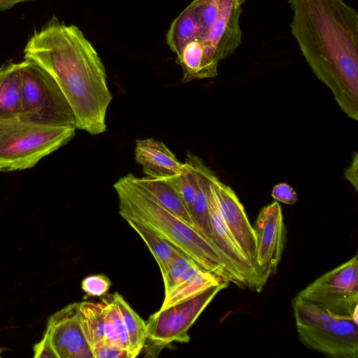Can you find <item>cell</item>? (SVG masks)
I'll return each mask as SVG.
<instances>
[{
    "label": "cell",
    "instance_id": "cell-1",
    "mask_svg": "<svg viewBox=\"0 0 358 358\" xmlns=\"http://www.w3.org/2000/svg\"><path fill=\"white\" fill-rule=\"evenodd\" d=\"M291 34L341 110L358 120V14L345 0H288Z\"/></svg>",
    "mask_w": 358,
    "mask_h": 358
},
{
    "label": "cell",
    "instance_id": "cell-2",
    "mask_svg": "<svg viewBox=\"0 0 358 358\" xmlns=\"http://www.w3.org/2000/svg\"><path fill=\"white\" fill-rule=\"evenodd\" d=\"M24 59L38 65L55 80L73 112L76 128L92 135L106 131V111L113 99L106 69L77 26L53 16L30 36Z\"/></svg>",
    "mask_w": 358,
    "mask_h": 358
},
{
    "label": "cell",
    "instance_id": "cell-3",
    "mask_svg": "<svg viewBox=\"0 0 358 358\" xmlns=\"http://www.w3.org/2000/svg\"><path fill=\"white\" fill-rule=\"evenodd\" d=\"M114 188L119 199V213L124 220L148 226L201 268L240 288H248L245 279L215 245L141 188L131 173L120 178Z\"/></svg>",
    "mask_w": 358,
    "mask_h": 358
},
{
    "label": "cell",
    "instance_id": "cell-4",
    "mask_svg": "<svg viewBox=\"0 0 358 358\" xmlns=\"http://www.w3.org/2000/svg\"><path fill=\"white\" fill-rule=\"evenodd\" d=\"M74 126H50L20 117L0 121V172L34 167L42 158L69 143Z\"/></svg>",
    "mask_w": 358,
    "mask_h": 358
},
{
    "label": "cell",
    "instance_id": "cell-5",
    "mask_svg": "<svg viewBox=\"0 0 358 358\" xmlns=\"http://www.w3.org/2000/svg\"><path fill=\"white\" fill-rule=\"evenodd\" d=\"M292 307L302 344L332 358L358 357V323L331 315L296 296Z\"/></svg>",
    "mask_w": 358,
    "mask_h": 358
},
{
    "label": "cell",
    "instance_id": "cell-6",
    "mask_svg": "<svg viewBox=\"0 0 358 358\" xmlns=\"http://www.w3.org/2000/svg\"><path fill=\"white\" fill-rule=\"evenodd\" d=\"M22 87L20 117L50 126H75L73 112L62 91L43 69L34 62H20Z\"/></svg>",
    "mask_w": 358,
    "mask_h": 358
},
{
    "label": "cell",
    "instance_id": "cell-7",
    "mask_svg": "<svg viewBox=\"0 0 358 358\" xmlns=\"http://www.w3.org/2000/svg\"><path fill=\"white\" fill-rule=\"evenodd\" d=\"M296 296L336 317L358 323V256L325 273Z\"/></svg>",
    "mask_w": 358,
    "mask_h": 358
},
{
    "label": "cell",
    "instance_id": "cell-8",
    "mask_svg": "<svg viewBox=\"0 0 358 358\" xmlns=\"http://www.w3.org/2000/svg\"><path fill=\"white\" fill-rule=\"evenodd\" d=\"M228 285V282L223 281L192 299L151 315L145 322L147 340L159 351L172 342L188 343L189 328L215 295Z\"/></svg>",
    "mask_w": 358,
    "mask_h": 358
},
{
    "label": "cell",
    "instance_id": "cell-9",
    "mask_svg": "<svg viewBox=\"0 0 358 358\" xmlns=\"http://www.w3.org/2000/svg\"><path fill=\"white\" fill-rule=\"evenodd\" d=\"M79 303H71L49 317L42 340L34 346V357L94 358L82 329Z\"/></svg>",
    "mask_w": 358,
    "mask_h": 358
},
{
    "label": "cell",
    "instance_id": "cell-10",
    "mask_svg": "<svg viewBox=\"0 0 358 358\" xmlns=\"http://www.w3.org/2000/svg\"><path fill=\"white\" fill-rule=\"evenodd\" d=\"M253 229L259 273L266 283L268 278L276 273L284 250L286 229L278 202L262 208Z\"/></svg>",
    "mask_w": 358,
    "mask_h": 358
},
{
    "label": "cell",
    "instance_id": "cell-11",
    "mask_svg": "<svg viewBox=\"0 0 358 358\" xmlns=\"http://www.w3.org/2000/svg\"><path fill=\"white\" fill-rule=\"evenodd\" d=\"M211 182L223 218L230 233L243 255L265 285L259 273L254 229L248 220L244 207L234 190L222 182L215 173L212 177Z\"/></svg>",
    "mask_w": 358,
    "mask_h": 358
},
{
    "label": "cell",
    "instance_id": "cell-12",
    "mask_svg": "<svg viewBox=\"0 0 358 358\" xmlns=\"http://www.w3.org/2000/svg\"><path fill=\"white\" fill-rule=\"evenodd\" d=\"M135 159L150 178L170 177L180 173L185 167V162H180L164 143L154 138L136 141Z\"/></svg>",
    "mask_w": 358,
    "mask_h": 358
},
{
    "label": "cell",
    "instance_id": "cell-13",
    "mask_svg": "<svg viewBox=\"0 0 358 358\" xmlns=\"http://www.w3.org/2000/svg\"><path fill=\"white\" fill-rule=\"evenodd\" d=\"M186 158L191 162L196 179L195 195L191 211L194 227L205 238L215 245L207 199L210 180L214 173L194 154L188 152Z\"/></svg>",
    "mask_w": 358,
    "mask_h": 358
},
{
    "label": "cell",
    "instance_id": "cell-14",
    "mask_svg": "<svg viewBox=\"0 0 358 358\" xmlns=\"http://www.w3.org/2000/svg\"><path fill=\"white\" fill-rule=\"evenodd\" d=\"M183 71L182 83L215 78L220 62L200 40L188 43L177 57Z\"/></svg>",
    "mask_w": 358,
    "mask_h": 358
},
{
    "label": "cell",
    "instance_id": "cell-15",
    "mask_svg": "<svg viewBox=\"0 0 358 358\" xmlns=\"http://www.w3.org/2000/svg\"><path fill=\"white\" fill-rule=\"evenodd\" d=\"M223 281L224 280L220 277L194 264L180 276L175 287L167 295L164 296L163 303L159 310L168 308L192 299L208 288L218 285Z\"/></svg>",
    "mask_w": 358,
    "mask_h": 358
},
{
    "label": "cell",
    "instance_id": "cell-16",
    "mask_svg": "<svg viewBox=\"0 0 358 358\" xmlns=\"http://www.w3.org/2000/svg\"><path fill=\"white\" fill-rule=\"evenodd\" d=\"M22 98L20 62L4 63L0 67V121L21 116Z\"/></svg>",
    "mask_w": 358,
    "mask_h": 358
},
{
    "label": "cell",
    "instance_id": "cell-17",
    "mask_svg": "<svg viewBox=\"0 0 358 358\" xmlns=\"http://www.w3.org/2000/svg\"><path fill=\"white\" fill-rule=\"evenodd\" d=\"M131 177L134 182L155 199L163 207L194 228L190 214L177 193L165 179L147 176L137 178L133 174Z\"/></svg>",
    "mask_w": 358,
    "mask_h": 358
},
{
    "label": "cell",
    "instance_id": "cell-18",
    "mask_svg": "<svg viewBox=\"0 0 358 358\" xmlns=\"http://www.w3.org/2000/svg\"><path fill=\"white\" fill-rule=\"evenodd\" d=\"M203 36V29L189 5L173 21L166 38L169 48L178 57L188 43L196 39L202 40Z\"/></svg>",
    "mask_w": 358,
    "mask_h": 358
},
{
    "label": "cell",
    "instance_id": "cell-19",
    "mask_svg": "<svg viewBox=\"0 0 358 358\" xmlns=\"http://www.w3.org/2000/svg\"><path fill=\"white\" fill-rule=\"evenodd\" d=\"M79 310L82 329L92 352L106 343L103 303L80 302Z\"/></svg>",
    "mask_w": 358,
    "mask_h": 358
},
{
    "label": "cell",
    "instance_id": "cell-20",
    "mask_svg": "<svg viewBox=\"0 0 358 358\" xmlns=\"http://www.w3.org/2000/svg\"><path fill=\"white\" fill-rule=\"evenodd\" d=\"M119 306L129 340L128 358L137 357L147 341L145 322L131 308L122 295L114 294Z\"/></svg>",
    "mask_w": 358,
    "mask_h": 358
},
{
    "label": "cell",
    "instance_id": "cell-21",
    "mask_svg": "<svg viewBox=\"0 0 358 358\" xmlns=\"http://www.w3.org/2000/svg\"><path fill=\"white\" fill-rule=\"evenodd\" d=\"M104 313L106 343L127 351L128 336L124 323L114 294L101 299Z\"/></svg>",
    "mask_w": 358,
    "mask_h": 358
},
{
    "label": "cell",
    "instance_id": "cell-22",
    "mask_svg": "<svg viewBox=\"0 0 358 358\" xmlns=\"http://www.w3.org/2000/svg\"><path fill=\"white\" fill-rule=\"evenodd\" d=\"M125 220L145 243L157 261L160 270L173 257L182 252L148 226L131 219H126Z\"/></svg>",
    "mask_w": 358,
    "mask_h": 358
},
{
    "label": "cell",
    "instance_id": "cell-23",
    "mask_svg": "<svg viewBox=\"0 0 358 358\" xmlns=\"http://www.w3.org/2000/svg\"><path fill=\"white\" fill-rule=\"evenodd\" d=\"M164 179L173 187L191 215L196 183V174L191 162L186 158L182 172Z\"/></svg>",
    "mask_w": 358,
    "mask_h": 358
},
{
    "label": "cell",
    "instance_id": "cell-24",
    "mask_svg": "<svg viewBox=\"0 0 358 358\" xmlns=\"http://www.w3.org/2000/svg\"><path fill=\"white\" fill-rule=\"evenodd\" d=\"M194 264L190 257L180 252L160 270L164 285V296L175 287L180 276Z\"/></svg>",
    "mask_w": 358,
    "mask_h": 358
},
{
    "label": "cell",
    "instance_id": "cell-25",
    "mask_svg": "<svg viewBox=\"0 0 358 358\" xmlns=\"http://www.w3.org/2000/svg\"><path fill=\"white\" fill-rule=\"evenodd\" d=\"M111 282L109 278L102 274L86 277L82 281L81 287L89 296H102L108 291Z\"/></svg>",
    "mask_w": 358,
    "mask_h": 358
},
{
    "label": "cell",
    "instance_id": "cell-26",
    "mask_svg": "<svg viewBox=\"0 0 358 358\" xmlns=\"http://www.w3.org/2000/svg\"><path fill=\"white\" fill-rule=\"evenodd\" d=\"M272 197L285 204H294L297 201V194L294 189L286 183H280L273 187Z\"/></svg>",
    "mask_w": 358,
    "mask_h": 358
},
{
    "label": "cell",
    "instance_id": "cell-27",
    "mask_svg": "<svg viewBox=\"0 0 358 358\" xmlns=\"http://www.w3.org/2000/svg\"><path fill=\"white\" fill-rule=\"evenodd\" d=\"M94 358H128L127 351L109 344H104L92 352Z\"/></svg>",
    "mask_w": 358,
    "mask_h": 358
},
{
    "label": "cell",
    "instance_id": "cell-28",
    "mask_svg": "<svg viewBox=\"0 0 358 358\" xmlns=\"http://www.w3.org/2000/svg\"><path fill=\"white\" fill-rule=\"evenodd\" d=\"M357 167L358 154L355 152L351 164L344 172V176L354 186L356 191L358 190Z\"/></svg>",
    "mask_w": 358,
    "mask_h": 358
},
{
    "label": "cell",
    "instance_id": "cell-29",
    "mask_svg": "<svg viewBox=\"0 0 358 358\" xmlns=\"http://www.w3.org/2000/svg\"><path fill=\"white\" fill-rule=\"evenodd\" d=\"M31 0H0V11L8 10L18 3Z\"/></svg>",
    "mask_w": 358,
    "mask_h": 358
},
{
    "label": "cell",
    "instance_id": "cell-30",
    "mask_svg": "<svg viewBox=\"0 0 358 358\" xmlns=\"http://www.w3.org/2000/svg\"><path fill=\"white\" fill-rule=\"evenodd\" d=\"M1 350H0V353H1Z\"/></svg>",
    "mask_w": 358,
    "mask_h": 358
}]
</instances>
